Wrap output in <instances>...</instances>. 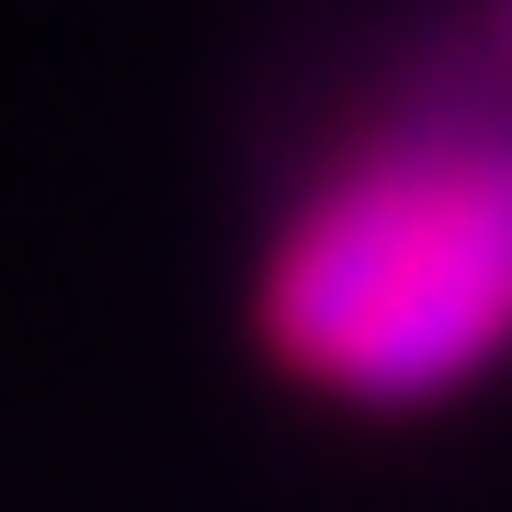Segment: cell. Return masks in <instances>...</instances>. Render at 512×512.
Listing matches in <instances>:
<instances>
[{"label": "cell", "instance_id": "2", "mask_svg": "<svg viewBox=\"0 0 512 512\" xmlns=\"http://www.w3.org/2000/svg\"><path fill=\"white\" fill-rule=\"evenodd\" d=\"M490 69H512V0H490Z\"/></svg>", "mask_w": 512, "mask_h": 512}, {"label": "cell", "instance_id": "1", "mask_svg": "<svg viewBox=\"0 0 512 512\" xmlns=\"http://www.w3.org/2000/svg\"><path fill=\"white\" fill-rule=\"evenodd\" d=\"M262 353L330 410H444L512 365V69L387 103L296 183L251 274Z\"/></svg>", "mask_w": 512, "mask_h": 512}]
</instances>
